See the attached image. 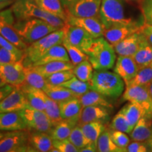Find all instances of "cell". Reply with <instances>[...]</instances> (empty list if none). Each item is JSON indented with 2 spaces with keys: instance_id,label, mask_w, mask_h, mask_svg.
Instances as JSON below:
<instances>
[{
  "instance_id": "35",
  "label": "cell",
  "mask_w": 152,
  "mask_h": 152,
  "mask_svg": "<svg viewBox=\"0 0 152 152\" xmlns=\"http://www.w3.org/2000/svg\"><path fill=\"white\" fill-rule=\"evenodd\" d=\"M74 125L66 120H62L54 126L50 132L53 140H61L68 139Z\"/></svg>"
},
{
  "instance_id": "32",
  "label": "cell",
  "mask_w": 152,
  "mask_h": 152,
  "mask_svg": "<svg viewBox=\"0 0 152 152\" xmlns=\"http://www.w3.org/2000/svg\"><path fill=\"white\" fill-rule=\"evenodd\" d=\"M97 151L99 152H123L124 151L115 145L112 140L110 130H104L99 137L97 142Z\"/></svg>"
},
{
  "instance_id": "10",
  "label": "cell",
  "mask_w": 152,
  "mask_h": 152,
  "mask_svg": "<svg viewBox=\"0 0 152 152\" xmlns=\"http://www.w3.org/2000/svg\"><path fill=\"white\" fill-rule=\"evenodd\" d=\"M64 29V40L68 42L87 54L92 46L94 38L90 33L78 26L66 23Z\"/></svg>"
},
{
  "instance_id": "18",
  "label": "cell",
  "mask_w": 152,
  "mask_h": 152,
  "mask_svg": "<svg viewBox=\"0 0 152 152\" xmlns=\"http://www.w3.org/2000/svg\"><path fill=\"white\" fill-rule=\"evenodd\" d=\"M144 37L141 30L137 32L113 45L114 50L118 56H132L138 49Z\"/></svg>"
},
{
  "instance_id": "37",
  "label": "cell",
  "mask_w": 152,
  "mask_h": 152,
  "mask_svg": "<svg viewBox=\"0 0 152 152\" xmlns=\"http://www.w3.org/2000/svg\"><path fill=\"white\" fill-rule=\"evenodd\" d=\"M26 82L25 83L30 86L38 89H42L47 85V82L44 76L35 71L32 67L25 68Z\"/></svg>"
},
{
  "instance_id": "48",
  "label": "cell",
  "mask_w": 152,
  "mask_h": 152,
  "mask_svg": "<svg viewBox=\"0 0 152 152\" xmlns=\"http://www.w3.org/2000/svg\"><path fill=\"white\" fill-rule=\"evenodd\" d=\"M0 47H3V48L7 49L9 51H11V52L16 53V54H24L23 49H19L16 45H14V44L11 43L9 40H7L6 38L1 35H0Z\"/></svg>"
},
{
  "instance_id": "40",
  "label": "cell",
  "mask_w": 152,
  "mask_h": 152,
  "mask_svg": "<svg viewBox=\"0 0 152 152\" xmlns=\"http://www.w3.org/2000/svg\"><path fill=\"white\" fill-rule=\"evenodd\" d=\"M62 45L65 47L67 50V52L69 56L70 61L74 66L77 65L80 63L84 61L85 60H88V56L80 49L73 46L66 40H63Z\"/></svg>"
},
{
  "instance_id": "28",
  "label": "cell",
  "mask_w": 152,
  "mask_h": 152,
  "mask_svg": "<svg viewBox=\"0 0 152 152\" xmlns=\"http://www.w3.org/2000/svg\"><path fill=\"white\" fill-rule=\"evenodd\" d=\"M42 90L49 97L56 101L58 103L75 97H79L69 89L63 87L61 85H54L47 83Z\"/></svg>"
},
{
  "instance_id": "5",
  "label": "cell",
  "mask_w": 152,
  "mask_h": 152,
  "mask_svg": "<svg viewBox=\"0 0 152 152\" xmlns=\"http://www.w3.org/2000/svg\"><path fill=\"white\" fill-rule=\"evenodd\" d=\"M14 27L28 46L52 32L60 29L39 18L16 20Z\"/></svg>"
},
{
  "instance_id": "27",
  "label": "cell",
  "mask_w": 152,
  "mask_h": 152,
  "mask_svg": "<svg viewBox=\"0 0 152 152\" xmlns=\"http://www.w3.org/2000/svg\"><path fill=\"white\" fill-rule=\"evenodd\" d=\"M74 66H75L72 64L71 61H57L47 63L43 65L33 66L32 68L46 78L56 72L66 71V70H72Z\"/></svg>"
},
{
  "instance_id": "16",
  "label": "cell",
  "mask_w": 152,
  "mask_h": 152,
  "mask_svg": "<svg viewBox=\"0 0 152 152\" xmlns=\"http://www.w3.org/2000/svg\"><path fill=\"white\" fill-rule=\"evenodd\" d=\"M58 104L62 119L72 123L74 126L78 125L83 109L79 97L64 101L58 103Z\"/></svg>"
},
{
  "instance_id": "19",
  "label": "cell",
  "mask_w": 152,
  "mask_h": 152,
  "mask_svg": "<svg viewBox=\"0 0 152 152\" xmlns=\"http://www.w3.org/2000/svg\"><path fill=\"white\" fill-rule=\"evenodd\" d=\"M111 110L104 106H89L84 107L82 111L78 125L91 122L105 123L110 119Z\"/></svg>"
},
{
  "instance_id": "17",
  "label": "cell",
  "mask_w": 152,
  "mask_h": 152,
  "mask_svg": "<svg viewBox=\"0 0 152 152\" xmlns=\"http://www.w3.org/2000/svg\"><path fill=\"white\" fill-rule=\"evenodd\" d=\"M113 71L122 77L126 84L135 76L139 68L132 56H119L116 59Z\"/></svg>"
},
{
  "instance_id": "3",
  "label": "cell",
  "mask_w": 152,
  "mask_h": 152,
  "mask_svg": "<svg viewBox=\"0 0 152 152\" xmlns=\"http://www.w3.org/2000/svg\"><path fill=\"white\" fill-rule=\"evenodd\" d=\"M11 8L16 20L39 18L58 28H64L66 25L62 19L42 10L35 0H14Z\"/></svg>"
},
{
  "instance_id": "25",
  "label": "cell",
  "mask_w": 152,
  "mask_h": 152,
  "mask_svg": "<svg viewBox=\"0 0 152 152\" xmlns=\"http://www.w3.org/2000/svg\"><path fill=\"white\" fill-rule=\"evenodd\" d=\"M135 61L139 70L151 65L152 64V45H150L144 37L135 54L132 56Z\"/></svg>"
},
{
  "instance_id": "33",
  "label": "cell",
  "mask_w": 152,
  "mask_h": 152,
  "mask_svg": "<svg viewBox=\"0 0 152 152\" xmlns=\"http://www.w3.org/2000/svg\"><path fill=\"white\" fill-rule=\"evenodd\" d=\"M85 136L92 143L96 144L99 137L105 130L104 123L101 122H91L79 125Z\"/></svg>"
},
{
  "instance_id": "34",
  "label": "cell",
  "mask_w": 152,
  "mask_h": 152,
  "mask_svg": "<svg viewBox=\"0 0 152 152\" xmlns=\"http://www.w3.org/2000/svg\"><path fill=\"white\" fill-rule=\"evenodd\" d=\"M44 99H45V112L54 126L55 125L63 120L60 113L59 104L56 101L49 97L45 92L44 93Z\"/></svg>"
},
{
  "instance_id": "23",
  "label": "cell",
  "mask_w": 152,
  "mask_h": 152,
  "mask_svg": "<svg viewBox=\"0 0 152 152\" xmlns=\"http://www.w3.org/2000/svg\"><path fill=\"white\" fill-rule=\"evenodd\" d=\"M130 134L134 141H149L152 139V120L144 116L141 118Z\"/></svg>"
},
{
  "instance_id": "56",
  "label": "cell",
  "mask_w": 152,
  "mask_h": 152,
  "mask_svg": "<svg viewBox=\"0 0 152 152\" xmlns=\"http://www.w3.org/2000/svg\"><path fill=\"white\" fill-rule=\"evenodd\" d=\"M7 84V83H6V81L2 78V77H1V76L0 75V87L4 86V85H6Z\"/></svg>"
},
{
  "instance_id": "43",
  "label": "cell",
  "mask_w": 152,
  "mask_h": 152,
  "mask_svg": "<svg viewBox=\"0 0 152 152\" xmlns=\"http://www.w3.org/2000/svg\"><path fill=\"white\" fill-rule=\"evenodd\" d=\"M74 77H75V76L74 75L73 69L66 70V71L56 72V73L49 75V77H46V80L47 83H49V84L60 85Z\"/></svg>"
},
{
  "instance_id": "52",
  "label": "cell",
  "mask_w": 152,
  "mask_h": 152,
  "mask_svg": "<svg viewBox=\"0 0 152 152\" xmlns=\"http://www.w3.org/2000/svg\"><path fill=\"white\" fill-rule=\"evenodd\" d=\"M80 152H95L97 151V146L96 144L94 143H90L87 144L86 147H83V149L80 150Z\"/></svg>"
},
{
  "instance_id": "54",
  "label": "cell",
  "mask_w": 152,
  "mask_h": 152,
  "mask_svg": "<svg viewBox=\"0 0 152 152\" xmlns=\"http://www.w3.org/2000/svg\"><path fill=\"white\" fill-rule=\"evenodd\" d=\"M60 1L63 4V6H64V8L66 9L68 7H69V6L73 3L75 0H60Z\"/></svg>"
},
{
  "instance_id": "4",
  "label": "cell",
  "mask_w": 152,
  "mask_h": 152,
  "mask_svg": "<svg viewBox=\"0 0 152 152\" xmlns=\"http://www.w3.org/2000/svg\"><path fill=\"white\" fill-rule=\"evenodd\" d=\"M87 54L95 71L111 69L116 61L113 45L103 37L95 38Z\"/></svg>"
},
{
  "instance_id": "45",
  "label": "cell",
  "mask_w": 152,
  "mask_h": 152,
  "mask_svg": "<svg viewBox=\"0 0 152 152\" xmlns=\"http://www.w3.org/2000/svg\"><path fill=\"white\" fill-rule=\"evenodd\" d=\"M23 54H16L0 47V66L22 60Z\"/></svg>"
},
{
  "instance_id": "39",
  "label": "cell",
  "mask_w": 152,
  "mask_h": 152,
  "mask_svg": "<svg viewBox=\"0 0 152 152\" xmlns=\"http://www.w3.org/2000/svg\"><path fill=\"white\" fill-rule=\"evenodd\" d=\"M152 81V66L141 68L133 78L126 83V86L130 85H140L147 86L150 82Z\"/></svg>"
},
{
  "instance_id": "12",
  "label": "cell",
  "mask_w": 152,
  "mask_h": 152,
  "mask_svg": "<svg viewBox=\"0 0 152 152\" xmlns=\"http://www.w3.org/2000/svg\"><path fill=\"white\" fill-rule=\"evenodd\" d=\"M66 23L72 26H78L89 33L93 37L98 38L104 37L105 28L99 17H90V18H80L72 15L67 14Z\"/></svg>"
},
{
  "instance_id": "42",
  "label": "cell",
  "mask_w": 152,
  "mask_h": 152,
  "mask_svg": "<svg viewBox=\"0 0 152 152\" xmlns=\"http://www.w3.org/2000/svg\"><path fill=\"white\" fill-rule=\"evenodd\" d=\"M111 128L112 130L121 131L128 134H130L132 131L122 109L118 112V113L112 120Z\"/></svg>"
},
{
  "instance_id": "15",
  "label": "cell",
  "mask_w": 152,
  "mask_h": 152,
  "mask_svg": "<svg viewBox=\"0 0 152 152\" xmlns=\"http://www.w3.org/2000/svg\"><path fill=\"white\" fill-rule=\"evenodd\" d=\"M142 26L137 23L113 26L104 30V37L110 44L114 45L126 37L141 30Z\"/></svg>"
},
{
  "instance_id": "44",
  "label": "cell",
  "mask_w": 152,
  "mask_h": 152,
  "mask_svg": "<svg viewBox=\"0 0 152 152\" xmlns=\"http://www.w3.org/2000/svg\"><path fill=\"white\" fill-rule=\"evenodd\" d=\"M111 136L114 143L119 148L122 149L124 152L126 151V147L130 143V138L125 132L121 131L112 130H110Z\"/></svg>"
},
{
  "instance_id": "47",
  "label": "cell",
  "mask_w": 152,
  "mask_h": 152,
  "mask_svg": "<svg viewBox=\"0 0 152 152\" xmlns=\"http://www.w3.org/2000/svg\"><path fill=\"white\" fill-rule=\"evenodd\" d=\"M141 11L145 23L152 26V0H141Z\"/></svg>"
},
{
  "instance_id": "26",
  "label": "cell",
  "mask_w": 152,
  "mask_h": 152,
  "mask_svg": "<svg viewBox=\"0 0 152 152\" xmlns=\"http://www.w3.org/2000/svg\"><path fill=\"white\" fill-rule=\"evenodd\" d=\"M83 108L89 106H104L110 110L113 109V104L107 99V97L96 91L91 90L79 96Z\"/></svg>"
},
{
  "instance_id": "21",
  "label": "cell",
  "mask_w": 152,
  "mask_h": 152,
  "mask_svg": "<svg viewBox=\"0 0 152 152\" xmlns=\"http://www.w3.org/2000/svg\"><path fill=\"white\" fill-rule=\"evenodd\" d=\"M28 142L35 151L50 152L54 147L53 140L49 133L29 130Z\"/></svg>"
},
{
  "instance_id": "51",
  "label": "cell",
  "mask_w": 152,
  "mask_h": 152,
  "mask_svg": "<svg viewBox=\"0 0 152 152\" xmlns=\"http://www.w3.org/2000/svg\"><path fill=\"white\" fill-rule=\"evenodd\" d=\"M15 87L12 85L7 84L4 86L0 87V102L4 99L7 95H9L10 93L14 90Z\"/></svg>"
},
{
  "instance_id": "11",
  "label": "cell",
  "mask_w": 152,
  "mask_h": 152,
  "mask_svg": "<svg viewBox=\"0 0 152 152\" xmlns=\"http://www.w3.org/2000/svg\"><path fill=\"white\" fill-rule=\"evenodd\" d=\"M102 0H75L66 9L67 14L80 18L99 17Z\"/></svg>"
},
{
  "instance_id": "59",
  "label": "cell",
  "mask_w": 152,
  "mask_h": 152,
  "mask_svg": "<svg viewBox=\"0 0 152 152\" xmlns=\"http://www.w3.org/2000/svg\"><path fill=\"white\" fill-rule=\"evenodd\" d=\"M8 1V0H0V1Z\"/></svg>"
},
{
  "instance_id": "60",
  "label": "cell",
  "mask_w": 152,
  "mask_h": 152,
  "mask_svg": "<svg viewBox=\"0 0 152 152\" xmlns=\"http://www.w3.org/2000/svg\"><path fill=\"white\" fill-rule=\"evenodd\" d=\"M151 66H152V64H151Z\"/></svg>"
},
{
  "instance_id": "30",
  "label": "cell",
  "mask_w": 152,
  "mask_h": 152,
  "mask_svg": "<svg viewBox=\"0 0 152 152\" xmlns=\"http://www.w3.org/2000/svg\"><path fill=\"white\" fill-rule=\"evenodd\" d=\"M35 1L42 10L58 17L66 23L67 13L60 0H35Z\"/></svg>"
},
{
  "instance_id": "14",
  "label": "cell",
  "mask_w": 152,
  "mask_h": 152,
  "mask_svg": "<svg viewBox=\"0 0 152 152\" xmlns=\"http://www.w3.org/2000/svg\"><path fill=\"white\" fill-rule=\"evenodd\" d=\"M29 107L23 92L20 87H15L14 90L0 102V113L20 111Z\"/></svg>"
},
{
  "instance_id": "8",
  "label": "cell",
  "mask_w": 152,
  "mask_h": 152,
  "mask_svg": "<svg viewBox=\"0 0 152 152\" xmlns=\"http://www.w3.org/2000/svg\"><path fill=\"white\" fill-rule=\"evenodd\" d=\"M123 99L137 104L144 111V116L152 120V99L146 86H126Z\"/></svg>"
},
{
  "instance_id": "31",
  "label": "cell",
  "mask_w": 152,
  "mask_h": 152,
  "mask_svg": "<svg viewBox=\"0 0 152 152\" xmlns=\"http://www.w3.org/2000/svg\"><path fill=\"white\" fill-rule=\"evenodd\" d=\"M131 130L134 128L140 118L144 116V111L137 104L129 102L122 109Z\"/></svg>"
},
{
  "instance_id": "13",
  "label": "cell",
  "mask_w": 152,
  "mask_h": 152,
  "mask_svg": "<svg viewBox=\"0 0 152 152\" xmlns=\"http://www.w3.org/2000/svg\"><path fill=\"white\" fill-rule=\"evenodd\" d=\"M0 75L7 84L20 87L26 82L25 67L21 61L0 66Z\"/></svg>"
},
{
  "instance_id": "38",
  "label": "cell",
  "mask_w": 152,
  "mask_h": 152,
  "mask_svg": "<svg viewBox=\"0 0 152 152\" xmlns=\"http://www.w3.org/2000/svg\"><path fill=\"white\" fill-rule=\"evenodd\" d=\"M93 66L89 60H85L74 66L73 71L77 78L85 82H90L92 79L94 71Z\"/></svg>"
},
{
  "instance_id": "2",
  "label": "cell",
  "mask_w": 152,
  "mask_h": 152,
  "mask_svg": "<svg viewBox=\"0 0 152 152\" xmlns=\"http://www.w3.org/2000/svg\"><path fill=\"white\" fill-rule=\"evenodd\" d=\"M64 37V29L62 28L30 44L23 49L24 54L21 60L23 65L25 68L32 67L52 47L62 44Z\"/></svg>"
},
{
  "instance_id": "58",
  "label": "cell",
  "mask_w": 152,
  "mask_h": 152,
  "mask_svg": "<svg viewBox=\"0 0 152 152\" xmlns=\"http://www.w3.org/2000/svg\"><path fill=\"white\" fill-rule=\"evenodd\" d=\"M125 1H139V0H124Z\"/></svg>"
},
{
  "instance_id": "6",
  "label": "cell",
  "mask_w": 152,
  "mask_h": 152,
  "mask_svg": "<svg viewBox=\"0 0 152 152\" xmlns=\"http://www.w3.org/2000/svg\"><path fill=\"white\" fill-rule=\"evenodd\" d=\"M123 1L124 0H102L99 18L105 30L113 26L137 23L125 16Z\"/></svg>"
},
{
  "instance_id": "49",
  "label": "cell",
  "mask_w": 152,
  "mask_h": 152,
  "mask_svg": "<svg viewBox=\"0 0 152 152\" xmlns=\"http://www.w3.org/2000/svg\"><path fill=\"white\" fill-rule=\"evenodd\" d=\"M146 142L134 141L129 143L126 147L128 152H146L148 151V147L146 146Z\"/></svg>"
},
{
  "instance_id": "1",
  "label": "cell",
  "mask_w": 152,
  "mask_h": 152,
  "mask_svg": "<svg viewBox=\"0 0 152 152\" xmlns=\"http://www.w3.org/2000/svg\"><path fill=\"white\" fill-rule=\"evenodd\" d=\"M92 90L102 94L106 97L117 99L123 93L125 82L115 72L95 71L90 81Z\"/></svg>"
},
{
  "instance_id": "57",
  "label": "cell",
  "mask_w": 152,
  "mask_h": 152,
  "mask_svg": "<svg viewBox=\"0 0 152 152\" xmlns=\"http://www.w3.org/2000/svg\"><path fill=\"white\" fill-rule=\"evenodd\" d=\"M5 134H6V133L4 132V131L0 130V140H1V139H2L5 136Z\"/></svg>"
},
{
  "instance_id": "36",
  "label": "cell",
  "mask_w": 152,
  "mask_h": 152,
  "mask_svg": "<svg viewBox=\"0 0 152 152\" xmlns=\"http://www.w3.org/2000/svg\"><path fill=\"white\" fill-rule=\"evenodd\" d=\"M60 85L69 89L70 90H71L72 92L75 93L78 96L84 94L85 93L92 90L90 82H85L80 80L77 78L76 77H74L73 78L70 79L69 80L62 83Z\"/></svg>"
},
{
  "instance_id": "22",
  "label": "cell",
  "mask_w": 152,
  "mask_h": 152,
  "mask_svg": "<svg viewBox=\"0 0 152 152\" xmlns=\"http://www.w3.org/2000/svg\"><path fill=\"white\" fill-rule=\"evenodd\" d=\"M18 87H20L23 92L30 107L39 110V111H45V99H44L45 92L42 89L31 87L26 84V83L21 86Z\"/></svg>"
},
{
  "instance_id": "29",
  "label": "cell",
  "mask_w": 152,
  "mask_h": 152,
  "mask_svg": "<svg viewBox=\"0 0 152 152\" xmlns=\"http://www.w3.org/2000/svg\"><path fill=\"white\" fill-rule=\"evenodd\" d=\"M0 35L6 38L7 40L16 45L20 49H25L28 45L17 33L13 25H11L0 18Z\"/></svg>"
},
{
  "instance_id": "55",
  "label": "cell",
  "mask_w": 152,
  "mask_h": 152,
  "mask_svg": "<svg viewBox=\"0 0 152 152\" xmlns=\"http://www.w3.org/2000/svg\"><path fill=\"white\" fill-rule=\"evenodd\" d=\"M146 87H147L148 92L149 93V95L151 96V97L152 99V81L150 82L149 84L146 86Z\"/></svg>"
},
{
  "instance_id": "41",
  "label": "cell",
  "mask_w": 152,
  "mask_h": 152,
  "mask_svg": "<svg viewBox=\"0 0 152 152\" xmlns=\"http://www.w3.org/2000/svg\"><path fill=\"white\" fill-rule=\"evenodd\" d=\"M68 140L79 149V151L83 147H86L87 144L91 143V142L87 138L79 125H76L74 127L68 137Z\"/></svg>"
},
{
  "instance_id": "50",
  "label": "cell",
  "mask_w": 152,
  "mask_h": 152,
  "mask_svg": "<svg viewBox=\"0 0 152 152\" xmlns=\"http://www.w3.org/2000/svg\"><path fill=\"white\" fill-rule=\"evenodd\" d=\"M141 32L143 33L147 40L152 45V26L145 23L141 27Z\"/></svg>"
},
{
  "instance_id": "24",
  "label": "cell",
  "mask_w": 152,
  "mask_h": 152,
  "mask_svg": "<svg viewBox=\"0 0 152 152\" xmlns=\"http://www.w3.org/2000/svg\"><path fill=\"white\" fill-rule=\"evenodd\" d=\"M57 61H71L67 50L62 44L55 45V46L52 47L46 54L43 55L42 57H41L37 61H36L32 67L43 65V64H47L49 62Z\"/></svg>"
},
{
  "instance_id": "20",
  "label": "cell",
  "mask_w": 152,
  "mask_h": 152,
  "mask_svg": "<svg viewBox=\"0 0 152 152\" xmlns=\"http://www.w3.org/2000/svg\"><path fill=\"white\" fill-rule=\"evenodd\" d=\"M28 129L20 111L0 113V130L4 132Z\"/></svg>"
},
{
  "instance_id": "46",
  "label": "cell",
  "mask_w": 152,
  "mask_h": 152,
  "mask_svg": "<svg viewBox=\"0 0 152 152\" xmlns=\"http://www.w3.org/2000/svg\"><path fill=\"white\" fill-rule=\"evenodd\" d=\"M53 146L59 152H78L77 149L68 139L61 140H53Z\"/></svg>"
},
{
  "instance_id": "53",
  "label": "cell",
  "mask_w": 152,
  "mask_h": 152,
  "mask_svg": "<svg viewBox=\"0 0 152 152\" xmlns=\"http://www.w3.org/2000/svg\"><path fill=\"white\" fill-rule=\"evenodd\" d=\"M14 0H8V1H0V11H2L5 8H7L9 6H11L14 3Z\"/></svg>"
},
{
  "instance_id": "7",
  "label": "cell",
  "mask_w": 152,
  "mask_h": 152,
  "mask_svg": "<svg viewBox=\"0 0 152 152\" xmlns=\"http://www.w3.org/2000/svg\"><path fill=\"white\" fill-rule=\"evenodd\" d=\"M29 130L10 131L0 140V152L35 151L28 142Z\"/></svg>"
},
{
  "instance_id": "9",
  "label": "cell",
  "mask_w": 152,
  "mask_h": 152,
  "mask_svg": "<svg viewBox=\"0 0 152 152\" xmlns=\"http://www.w3.org/2000/svg\"><path fill=\"white\" fill-rule=\"evenodd\" d=\"M28 130L39 131L50 134L54 125L44 111L29 107L20 111Z\"/></svg>"
}]
</instances>
